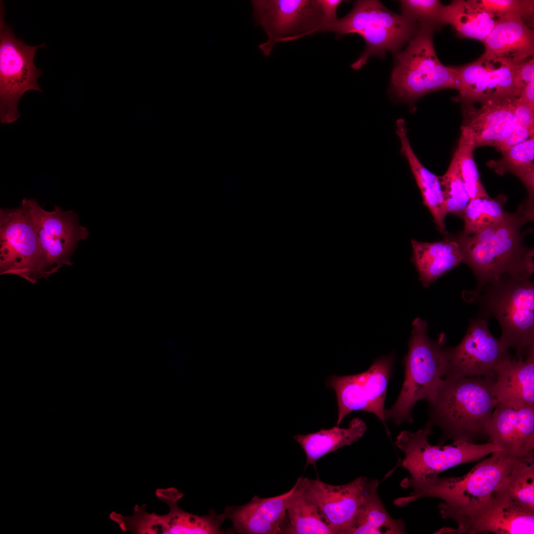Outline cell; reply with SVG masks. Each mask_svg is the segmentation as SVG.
Returning a JSON list of instances; mask_svg holds the SVG:
<instances>
[{"label":"cell","instance_id":"30bf717a","mask_svg":"<svg viewBox=\"0 0 534 534\" xmlns=\"http://www.w3.org/2000/svg\"><path fill=\"white\" fill-rule=\"evenodd\" d=\"M41 249L24 198L18 208L0 209V274L18 275L32 284L42 278Z\"/></svg>","mask_w":534,"mask_h":534},{"label":"cell","instance_id":"3957f363","mask_svg":"<svg viewBox=\"0 0 534 534\" xmlns=\"http://www.w3.org/2000/svg\"><path fill=\"white\" fill-rule=\"evenodd\" d=\"M491 454L462 477H438L423 484L405 485L404 488L411 489L412 491L408 496L397 498L394 504L404 506L423 497L442 499L444 501L438 506L442 517L453 520L457 524V529L446 532L467 534L472 516L490 499L518 459L509 457L502 450Z\"/></svg>","mask_w":534,"mask_h":534},{"label":"cell","instance_id":"ffe728a7","mask_svg":"<svg viewBox=\"0 0 534 534\" xmlns=\"http://www.w3.org/2000/svg\"><path fill=\"white\" fill-rule=\"evenodd\" d=\"M518 98L489 101L478 108L467 105L463 126L471 130L475 147L496 148L504 141L512 127Z\"/></svg>","mask_w":534,"mask_h":534},{"label":"cell","instance_id":"484cf974","mask_svg":"<svg viewBox=\"0 0 534 534\" xmlns=\"http://www.w3.org/2000/svg\"><path fill=\"white\" fill-rule=\"evenodd\" d=\"M520 63H496L460 99L468 105L519 97L522 90L516 80Z\"/></svg>","mask_w":534,"mask_h":534},{"label":"cell","instance_id":"f1b7e54d","mask_svg":"<svg viewBox=\"0 0 534 534\" xmlns=\"http://www.w3.org/2000/svg\"><path fill=\"white\" fill-rule=\"evenodd\" d=\"M502 154L500 159L488 162V166L500 175L510 172L519 178L528 192L525 202L534 206V137L511 147Z\"/></svg>","mask_w":534,"mask_h":534},{"label":"cell","instance_id":"ab89813d","mask_svg":"<svg viewBox=\"0 0 534 534\" xmlns=\"http://www.w3.org/2000/svg\"><path fill=\"white\" fill-rule=\"evenodd\" d=\"M323 16L326 27L337 19V10L342 0H317Z\"/></svg>","mask_w":534,"mask_h":534},{"label":"cell","instance_id":"d6986e66","mask_svg":"<svg viewBox=\"0 0 534 534\" xmlns=\"http://www.w3.org/2000/svg\"><path fill=\"white\" fill-rule=\"evenodd\" d=\"M493 393L498 402L534 406V349L524 359L510 354L496 366Z\"/></svg>","mask_w":534,"mask_h":534},{"label":"cell","instance_id":"44dd1931","mask_svg":"<svg viewBox=\"0 0 534 534\" xmlns=\"http://www.w3.org/2000/svg\"><path fill=\"white\" fill-rule=\"evenodd\" d=\"M445 236L443 239L432 242L411 240V260L426 287L463 263L462 250L455 236L448 234Z\"/></svg>","mask_w":534,"mask_h":534},{"label":"cell","instance_id":"4316f807","mask_svg":"<svg viewBox=\"0 0 534 534\" xmlns=\"http://www.w3.org/2000/svg\"><path fill=\"white\" fill-rule=\"evenodd\" d=\"M293 487L288 501L281 534H335L297 481Z\"/></svg>","mask_w":534,"mask_h":534},{"label":"cell","instance_id":"e0dca14e","mask_svg":"<svg viewBox=\"0 0 534 534\" xmlns=\"http://www.w3.org/2000/svg\"><path fill=\"white\" fill-rule=\"evenodd\" d=\"M293 490L294 487L288 491L274 497L255 496L242 505H228L222 516L224 521H231L233 530L238 533L280 534L288 501Z\"/></svg>","mask_w":534,"mask_h":534},{"label":"cell","instance_id":"4dcf8cb0","mask_svg":"<svg viewBox=\"0 0 534 534\" xmlns=\"http://www.w3.org/2000/svg\"><path fill=\"white\" fill-rule=\"evenodd\" d=\"M507 197H481L470 200L463 217L464 227L462 234L469 235L482 231L502 221L507 215L504 205Z\"/></svg>","mask_w":534,"mask_h":534},{"label":"cell","instance_id":"ba28073f","mask_svg":"<svg viewBox=\"0 0 534 534\" xmlns=\"http://www.w3.org/2000/svg\"><path fill=\"white\" fill-rule=\"evenodd\" d=\"M3 1L0 2V120L11 124L20 117L18 103L29 90L42 91L38 83L42 71L34 64L36 51L44 43L31 46L17 39L5 20Z\"/></svg>","mask_w":534,"mask_h":534},{"label":"cell","instance_id":"f546056e","mask_svg":"<svg viewBox=\"0 0 534 534\" xmlns=\"http://www.w3.org/2000/svg\"><path fill=\"white\" fill-rule=\"evenodd\" d=\"M494 490L534 511V452L518 458Z\"/></svg>","mask_w":534,"mask_h":534},{"label":"cell","instance_id":"d6a6232c","mask_svg":"<svg viewBox=\"0 0 534 534\" xmlns=\"http://www.w3.org/2000/svg\"><path fill=\"white\" fill-rule=\"evenodd\" d=\"M475 148L471 130L462 125L458 146L454 155L470 200L489 197L482 183L474 159Z\"/></svg>","mask_w":534,"mask_h":534},{"label":"cell","instance_id":"4fadbf2b","mask_svg":"<svg viewBox=\"0 0 534 534\" xmlns=\"http://www.w3.org/2000/svg\"><path fill=\"white\" fill-rule=\"evenodd\" d=\"M488 319L479 316L470 320L459 344L446 348L447 364L444 376L492 377L497 364L510 354L488 327Z\"/></svg>","mask_w":534,"mask_h":534},{"label":"cell","instance_id":"5bb4252c","mask_svg":"<svg viewBox=\"0 0 534 534\" xmlns=\"http://www.w3.org/2000/svg\"><path fill=\"white\" fill-rule=\"evenodd\" d=\"M435 29L432 25L419 24L405 49L396 53L390 90L395 98L411 105L412 109L414 103L426 94L425 80L440 62L433 44Z\"/></svg>","mask_w":534,"mask_h":534},{"label":"cell","instance_id":"7a4b0ae2","mask_svg":"<svg viewBox=\"0 0 534 534\" xmlns=\"http://www.w3.org/2000/svg\"><path fill=\"white\" fill-rule=\"evenodd\" d=\"M494 376L443 378L427 401L429 418L425 425L441 429L438 445L447 440L475 444L489 437L493 410L498 402L492 389Z\"/></svg>","mask_w":534,"mask_h":534},{"label":"cell","instance_id":"8d00e7d4","mask_svg":"<svg viewBox=\"0 0 534 534\" xmlns=\"http://www.w3.org/2000/svg\"><path fill=\"white\" fill-rule=\"evenodd\" d=\"M400 7L403 16L419 24H429L437 29L443 6L439 0H401Z\"/></svg>","mask_w":534,"mask_h":534},{"label":"cell","instance_id":"d590c367","mask_svg":"<svg viewBox=\"0 0 534 534\" xmlns=\"http://www.w3.org/2000/svg\"><path fill=\"white\" fill-rule=\"evenodd\" d=\"M479 7L493 14L497 18L519 17L532 24L534 1L532 0H473ZM525 22V21H524Z\"/></svg>","mask_w":534,"mask_h":534},{"label":"cell","instance_id":"836d02e7","mask_svg":"<svg viewBox=\"0 0 534 534\" xmlns=\"http://www.w3.org/2000/svg\"><path fill=\"white\" fill-rule=\"evenodd\" d=\"M439 177L447 214L462 219L470 199L454 154L447 170Z\"/></svg>","mask_w":534,"mask_h":534},{"label":"cell","instance_id":"1f68e13d","mask_svg":"<svg viewBox=\"0 0 534 534\" xmlns=\"http://www.w3.org/2000/svg\"><path fill=\"white\" fill-rule=\"evenodd\" d=\"M326 387L332 389L336 394L338 405L337 426H339L343 420L354 411L370 412L358 374L330 376L326 379Z\"/></svg>","mask_w":534,"mask_h":534},{"label":"cell","instance_id":"cb8c5ba5","mask_svg":"<svg viewBox=\"0 0 534 534\" xmlns=\"http://www.w3.org/2000/svg\"><path fill=\"white\" fill-rule=\"evenodd\" d=\"M367 429L360 418H353L347 428L335 426L328 429L307 435H295L293 438L301 446L306 456V466H315L317 460L342 446L350 445L361 438Z\"/></svg>","mask_w":534,"mask_h":534},{"label":"cell","instance_id":"8992f818","mask_svg":"<svg viewBox=\"0 0 534 534\" xmlns=\"http://www.w3.org/2000/svg\"><path fill=\"white\" fill-rule=\"evenodd\" d=\"M418 28L417 22L394 13L380 1L363 0L356 1L347 15L328 25L326 32H332L336 36L356 34L363 38L366 48L351 65L358 70L371 56L384 57L386 50L397 53Z\"/></svg>","mask_w":534,"mask_h":534},{"label":"cell","instance_id":"60d3db41","mask_svg":"<svg viewBox=\"0 0 534 534\" xmlns=\"http://www.w3.org/2000/svg\"><path fill=\"white\" fill-rule=\"evenodd\" d=\"M518 98L521 101L534 106V79L526 85Z\"/></svg>","mask_w":534,"mask_h":534},{"label":"cell","instance_id":"ac0fdd59","mask_svg":"<svg viewBox=\"0 0 534 534\" xmlns=\"http://www.w3.org/2000/svg\"><path fill=\"white\" fill-rule=\"evenodd\" d=\"M483 43L481 57L492 62L519 64L534 53V31L519 17L497 18Z\"/></svg>","mask_w":534,"mask_h":534},{"label":"cell","instance_id":"52a82bcc","mask_svg":"<svg viewBox=\"0 0 534 534\" xmlns=\"http://www.w3.org/2000/svg\"><path fill=\"white\" fill-rule=\"evenodd\" d=\"M431 432L432 429L425 426L414 432L402 431L397 437L395 444L404 454L398 467L410 474L400 484L427 483L444 471L501 450L491 442L483 444L455 442L445 446L433 445L428 440Z\"/></svg>","mask_w":534,"mask_h":534},{"label":"cell","instance_id":"f35d334b","mask_svg":"<svg viewBox=\"0 0 534 534\" xmlns=\"http://www.w3.org/2000/svg\"><path fill=\"white\" fill-rule=\"evenodd\" d=\"M534 79V59L521 62L516 71V80L518 84L522 89L531 80Z\"/></svg>","mask_w":534,"mask_h":534},{"label":"cell","instance_id":"83f0119b","mask_svg":"<svg viewBox=\"0 0 534 534\" xmlns=\"http://www.w3.org/2000/svg\"><path fill=\"white\" fill-rule=\"evenodd\" d=\"M404 529L402 520L393 518L387 512L377 489L358 508L349 534H402Z\"/></svg>","mask_w":534,"mask_h":534},{"label":"cell","instance_id":"277c9868","mask_svg":"<svg viewBox=\"0 0 534 534\" xmlns=\"http://www.w3.org/2000/svg\"><path fill=\"white\" fill-rule=\"evenodd\" d=\"M531 277L503 275L471 294L480 306V317H492L501 329L504 348L517 357L534 349V283Z\"/></svg>","mask_w":534,"mask_h":534},{"label":"cell","instance_id":"9a60e30c","mask_svg":"<svg viewBox=\"0 0 534 534\" xmlns=\"http://www.w3.org/2000/svg\"><path fill=\"white\" fill-rule=\"evenodd\" d=\"M494 408L489 428L490 442L511 458L534 452V406L497 402Z\"/></svg>","mask_w":534,"mask_h":534},{"label":"cell","instance_id":"603a6c76","mask_svg":"<svg viewBox=\"0 0 534 534\" xmlns=\"http://www.w3.org/2000/svg\"><path fill=\"white\" fill-rule=\"evenodd\" d=\"M406 129L404 120L398 119L396 133L400 140V152L407 159L420 189L423 204L430 211L440 232L445 235L447 233L445 219L447 212L440 177L425 168L419 161L411 146Z\"/></svg>","mask_w":534,"mask_h":534},{"label":"cell","instance_id":"7402d4cb","mask_svg":"<svg viewBox=\"0 0 534 534\" xmlns=\"http://www.w3.org/2000/svg\"><path fill=\"white\" fill-rule=\"evenodd\" d=\"M178 500L164 501L170 507L164 515L146 513L143 526L149 534H219L228 533L221 528L224 521L221 514L212 510L206 515L200 516L185 512L180 508Z\"/></svg>","mask_w":534,"mask_h":534},{"label":"cell","instance_id":"2e32d148","mask_svg":"<svg viewBox=\"0 0 534 534\" xmlns=\"http://www.w3.org/2000/svg\"><path fill=\"white\" fill-rule=\"evenodd\" d=\"M533 534L534 511L494 490L471 518L467 534Z\"/></svg>","mask_w":534,"mask_h":534},{"label":"cell","instance_id":"d4e9b609","mask_svg":"<svg viewBox=\"0 0 534 534\" xmlns=\"http://www.w3.org/2000/svg\"><path fill=\"white\" fill-rule=\"evenodd\" d=\"M497 18L477 6L471 0H453L443 5L440 25H451L461 38L483 42L493 29Z\"/></svg>","mask_w":534,"mask_h":534},{"label":"cell","instance_id":"e575fe53","mask_svg":"<svg viewBox=\"0 0 534 534\" xmlns=\"http://www.w3.org/2000/svg\"><path fill=\"white\" fill-rule=\"evenodd\" d=\"M534 106L521 101L518 98L511 131L496 148L502 153L511 147L534 137Z\"/></svg>","mask_w":534,"mask_h":534},{"label":"cell","instance_id":"7c38bea8","mask_svg":"<svg viewBox=\"0 0 534 534\" xmlns=\"http://www.w3.org/2000/svg\"><path fill=\"white\" fill-rule=\"evenodd\" d=\"M297 481L335 534H349L357 511L379 484L377 480L362 476L339 485L327 484L318 478L300 477Z\"/></svg>","mask_w":534,"mask_h":534},{"label":"cell","instance_id":"8fae6325","mask_svg":"<svg viewBox=\"0 0 534 534\" xmlns=\"http://www.w3.org/2000/svg\"><path fill=\"white\" fill-rule=\"evenodd\" d=\"M33 217L41 249L40 271L46 279L63 265L72 266L71 257L80 240L89 235L81 225L78 214L64 211L55 205L51 211L44 209L35 199L25 198Z\"/></svg>","mask_w":534,"mask_h":534},{"label":"cell","instance_id":"5b68a950","mask_svg":"<svg viewBox=\"0 0 534 534\" xmlns=\"http://www.w3.org/2000/svg\"><path fill=\"white\" fill-rule=\"evenodd\" d=\"M412 326L408 352L404 361L402 387L393 405L385 409L386 420H390L397 425L403 422L413 423L414 405L419 400L428 401L434 395L447 370L444 336L438 342L432 340L427 333V322L419 317L414 319Z\"/></svg>","mask_w":534,"mask_h":534},{"label":"cell","instance_id":"9c48e42d","mask_svg":"<svg viewBox=\"0 0 534 534\" xmlns=\"http://www.w3.org/2000/svg\"><path fill=\"white\" fill-rule=\"evenodd\" d=\"M253 16L267 41L259 45L266 56L275 44L291 42L316 32H326V24L317 0H253Z\"/></svg>","mask_w":534,"mask_h":534},{"label":"cell","instance_id":"74e56055","mask_svg":"<svg viewBox=\"0 0 534 534\" xmlns=\"http://www.w3.org/2000/svg\"><path fill=\"white\" fill-rule=\"evenodd\" d=\"M496 63L488 61L481 57L469 64L458 67V76L461 85L459 98L462 97L487 72L492 69Z\"/></svg>","mask_w":534,"mask_h":534},{"label":"cell","instance_id":"6da1fadb","mask_svg":"<svg viewBox=\"0 0 534 534\" xmlns=\"http://www.w3.org/2000/svg\"><path fill=\"white\" fill-rule=\"evenodd\" d=\"M534 219V209L523 202L517 211L507 213L496 224L469 235L455 236L463 263L473 271L478 289L503 275L531 277L534 249L524 244L522 226Z\"/></svg>","mask_w":534,"mask_h":534}]
</instances>
